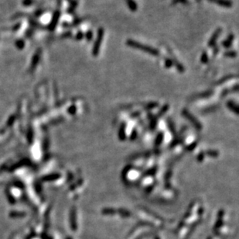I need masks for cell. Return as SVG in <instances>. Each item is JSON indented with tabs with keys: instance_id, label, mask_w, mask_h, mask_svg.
I'll return each mask as SVG.
<instances>
[{
	"instance_id": "cell-1",
	"label": "cell",
	"mask_w": 239,
	"mask_h": 239,
	"mask_svg": "<svg viewBox=\"0 0 239 239\" xmlns=\"http://www.w3.org/2000/svg\"><path fill=\"white\" fill-rule=\"evenodd\" d=\"M126 43L128 47L136 49V50H142V51L145 52L146 54H150V55L152 56L157 57V56H159L160 54V52L158 49L151 47V46L150 45H147V44H144V43H140V42L139 41H136V40H133V39H129V40H127Z\"/></svg>"
},
{
	"instance_id": "cell-2",
	"label": "cell",
	"mask_w": 239,
	"mask_h": 239,
	"mask_svg": "<svg viewBox=\"0 0 239 239\" xmlns=\"http://www.w3.org/2000/svg\"><path fill=\"white\" fill-rule=\"evenodd\" d=\"M141 168L133 165L127 166L123 171V178L126 183L134 184L141 178Z\"/></svg>"
},
{
	"instance_id": "cell-3",
	"label": "cell",
	"mask_w": 239,
	"mask_h": 239,
	"mask_svg": "<svg viewBox=\"0 0 239 239\" xmlns=\"http://www.w3.org/2000/svg\"><path fill=\"white\" fill-rule=\"evenodd\" d=\"M105 36V29L103 27H99L97 31V36L95 38V42H94V45L92 47V55L97 57L99 54L100 49L102 46V40L104 39Z\"/></svg>"
},
{
	"instance_id": "cell-4",
	"label": "cell",
	"mask_w": 239,
	"mask_h": 239,
	"mask_svg": "<svg viewBox=\"0 0 239 239\" xmlns=\"http://www.w3.org/2000/svg\"><path fill=\"white\" fill-rule=\"evenodd\" d=\"M222 32L221 28H217V29H215V31L214 32L213 34L211 35V36L210 37V40L207 42V46L208 47H214L217 44V41L218 37L220 36V33Z\"/></svg>"
},
{
	"instance_id": "cell-5",
	"label": "cell",
	"mask_w": 239,
	"mask_h": 239,
	"mask_svg": "<svg viewBox=\"0 0 239 239\" xmlns=\"http://www.w3.org/2000/svg\"><path fill=\"white\" fill-rule=\"evenodd\" d=\"M60 11L56 10L55 12H53V17H52L51 21H50V24L48 26V29L50 31H53L55 29L56 26H57V23H58L59 19L60 17Z\"/></svg>"
},
{
	"instance_id": "cell-6",
	"label": "cell",
	"mask_w": 239,
	"mask_h": 239,
	"mask_svg": "<svg viewBox=\"0 0 239 239\" xmlns=\"http://www.w3.org/2000/svg\"><path fill=\"white\" fill-rule=\"evenodd\" d=\"M208 1L212 2V3L217 4L220 6L225 7V8H230L233 5L232 2L231 0H208Z\"/></svg>"
},
{
	"instance_id": "cell-7",
	"label": "cell",
	"mask_w": 239,
	"mask_h": 239,
	"mask_svg": "<svg viewBox=\"0 0 239 239\" xmlns=\"http://www.w3.org/2000/svg\"><path fill=\"white\" fill-rule=\"evenodd\" d=\"M234 39V35L233 33H230L228 36H227V38L222 42V47H224L226 49H229L233 44Z\"/></svg>"
},
{
	"instance_id": "cell-8",
	"label": "cell",
	"mask_w": 239,
	"mask_h": 239,
	"mask_svg": "<svg viewBox=\"0 0 239 239\" xmlns=\"http://www.w3.org/2000/svg\"><path fill=\"white\" fill-rule=\"evenodd\" d=\"M126 5L132 12H136L138 9V5L135 0H126Z\"/></svg>"
},
{
	"instance_id": "cell-9",
	"label": "cell",
	"mask_w": 239,
	"mask_h": 239,
	"mask_svg": "<svg viewBox=\"0 0 239 239\" xmlns=\"http://www.w3.org/2000/svg\"><path fill=\"white\" fill-rule=\"evenodd\" d=\"M40 49H38L36 51V54H34L33 57V61H32V67H34V66L36 65L37 62L39 61V59H40Z\"/></svg>"
},
{
	"instance_id": "cell-10",
	"label": "cell",
	"mask_w": 239,
	"mask_h": 239,
	"mask_svg": "<svg viewBox=\"0 0 239 239\" xmlns=\"http://www.w3.org/2000/svg\"><path fill=\"white\" fill-rule=\"evenodd\" d=\"M200 62H201L202 64H207V63L209 61V56H208L206 50L202 52L201 55H200Z\"/></svg>"
},
{
	"instance_id": "cell-11",
	"label": "cell",
	"mask_w": 239,
	"mask_h": 239,
	"mask_svg": "<svg viewBox=\"0 0 239 239\" xmlns=\"http://www.w3.org/2000/svg\"><path fill=\"white\" fill-rule=\"evenodd\" d=\"M224 55L230 58H234L237 57V52L234 50H228L224 53Z\"/></svg>"
},
{
	"instance_id": "cell-12",
	"label": "cell",
	"mask_w": 239,
	"mask_h": 239,
	"mask_svg": "<svg viewBox=\"0 0 239 239\" xmlns=\"http://www.w3.org/2000/svg\"><path fill=\"white\" fill-rule=\"evenodd\" d=\"M164 66L167 68H170L173 66V63L172 59L171 58H166L164 61Z\"/></svg>"
},
{
	"instance_id": "cell-13",
	"label": "cell",
	"mask_w": 239,
	"mask_h": 239,
	"mask_svg": "<svg viewBox=\"0 0 239 239\" xmlns=\"http://www.w3.org/2000/svg\"><path fill=\"white\" fill-rule=\"evenodd\" d=\"M93 31L92 30H91V29H89V30H88V31L86 32V33H85V38H86V40H88V42H91V40H92V39H93Z\"/></svg>"
},
{
	"instance_id": "cell-14",
	"label": "cell",
	"mask_w": 239,
	"mask_h": 239,
	"mask_svg": "<svg viewBox=\"0 0 239 239\" xmlns=\"http://www.w3.org/2000/svg\"><path fill=\"white\" fill-rule=\"evenodd\" d=\"M24 41H23V40H18L16 42V47H17V48H19V49H22L23 48V47H24Z\"/></svg>"
},
{
	"instance_id": "cell-15",
	"label": "cell",
	"mask_w": 239,
	"mask_h": 239,
	"mask_svg": "<svg viewBox=\"0 0 239 239\" xmlns=\"http://www.w3.org/2000/svg\"><path fill=\"white\" fill-rule=\"evenodd\" d=\"M34 3V0H22V5H26V6H29Z\"/></svg>"
},
{
	"instance_id": "cell-16",
	"label": "cell",
	"mask_w": 239,
	"mask_h": 239,
	"mask_svg": "<svg viewBox=\"0 0 239 239\" xmlns=\"http://www.w3.org/2000/svg\"><path fill=\"white\" fill-rule=\"evenodd\" d=\"M177 3L187 5V4L189 3V1H188V0H173V4H177Z\"/></svg>"
},
{
	"instance_id": "cell-17",
	"label": "cell",
	"mask_w": 239,
	"mask_h": 239,
	"mask_svg": "<svg viewBox=\"0 0 239 239\" xmlns=\"http://www.w3.org/2000/svg\"><path fill=\"white\" fill-rule=\"evenodd\" d=\"M76 40H81L84 37V34L82 31H78V33L76 34Z\"/></svg>"
},
{
	"instance_id": "cell-18",
	"label": "cell",
	"mask_w": 239,
	"mask_h": 239,
	"mask_svg": "<svg viewBox=\"0 0 239 239\" xmlns=\"http://www.w3.org/2000/svg\"><path fill=\"white\" fill-rule=\"evenodd\" d=\"M20 26V23H18V25H17V26ZM18 28H19V27H16V28H14V29H14V30H15V29H18Z\"/></svg>"
},
{
	"instance_id": "cell-19",
	"label": "cell",
	"mask_w": 239,
	"mask_h": 239,
	"mask_svg": "<svg viewBox=\"0 0 239 239\" xmlns=\"http://www.w3.org/2000/svg\"><path fill=\"white\" fill-rule=\"evenodd\" d=\"M154 239H160V237H159V236H156L155 238H154Z\"/></svg>"
}]
</instances>
